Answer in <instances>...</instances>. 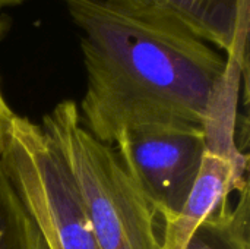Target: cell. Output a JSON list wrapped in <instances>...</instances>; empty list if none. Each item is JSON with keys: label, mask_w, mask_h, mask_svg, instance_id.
<instances>
[{"label": "cell", "mask_w": 250, "mask_h": 249, "mask_svg": "<svg viewBox=\"0 0 250 249\" xmlns=\"http://www.w3.org/2000/svg\"><path fill=\"white\" fill-rule=\"evenodd\" d=\"M239 192V204L230 208L227 198L196 227L185 249H250L249 182Z\"/></svg>", "instance_id": "obj_7"}, {"label": "cell", "mask_w": 250, "mask_h": 249, "mask_svg": "<svg viewBox=\"0 0 250 249\" xmlns=\"http://www.w3.org/2000/svg\"><path fill=\"white\" fill-rule=\"evenodd\" d=\"M114 150L145 201L164 222L185 207L202 169L207 139L195 126H138L125 129Z\"/></svg>", "instance_id": "obj_4"}, {"label": "cell", "mask_w": 250, "mask_h": 249, "mask_svg": "<svg viewBox=\"0 0 250 249\" xmlns=\"http://www.w3.org/2000/svg\"><path fill=\"white\" fill-rule=\"evenodd\" d=\"M138 19L209 43L227 57L246 59L250 0H104Z\"/></svg>", "instance_id": "obj_5"}, {"label": "cell", "mask_w": 250, "mask_h": 249, "mask_svg": "<svg viewBox=\"0 0 250 249\" xmlns=\"http://www.w3.org/2000/svg\"><path fill=\"white\" fill-rule=\"evenodd\" d=\"M0 249H50L0 163Z\"/></svg>", "instance_id": "obj_8"}, {"label": "cell", "mask_w": 250, "mask_h": 249, "mask_svg": "<svg viewBox=\"0 0 250 249\" xmlns=\"http://www.w3.org/2000/svg\"><path fill=\"white\" fill-rule=\"evenodd\" d=\"M81 29L82 125L101 142L138 126H195L240 88L246 59L224 57L186 32L130 16L104 0H63Z\"/></svg>", "instance_id": "obj_1"}, {"label": "cell", "mask_w": 250, "mask_h": 249, "mask_svg": "<svg viewBox=\"0 0 250 249\" xmlns=\"http://www.w3.org/2000/svg\"><path fill=\"white\" fill-rule=\"evenodd\" d=\"M23 1H25V0H0V9L18 6V4H21V3H23Z\"/></svg>", "instance_id": "obj_10"}, {"label": "cell", "mask_w": 250, "mask_h": 249, "mask_svg": "<svg viewBox=\"0 0 250 249\" xmlns=\"http://www.w3.org/2000/svg\"><path fill=\"white\" fill-rule=\"evenodd\" d=\"M0 163L50 249H100L76 182L41 126L12 114Z\"/></svg>", "instance_id": "obj_3"}, {"label": "cell", "mask_w": 250, "mask_h": 249, "mask_svg": "<svg viewBox=\"0 0 250 249\" xmlns=\"http://www.w3.org/2000/svg\"><path fill=\"white\" fill-rule=\"evenodd\" d=\"M248 160H233L207 151L198 181L182 211L166 222L161 249H185L196 227L230 195L240 191L246 179Z\"/></svg>", "instance_id": "obj_6"}, {"label": "cell", "mask_w": 250, "mask_h": 249, "mask_svg": "<svg viewBox=\"0 0 250 249\" xmlns=\"http://www.w3.org/2000/svg\"><path fill=\"white\" fill-rule=\"evenodd\" d=\"M13 113L10 112V109L7 107L1 92H0V148H1V141H3V135H4V129H6V125L10 119Z\"/></svg>", "instance_id": "obj_9"}, {"label": "cell", "mask_w": 250, "mask_h": 249, "mask_svg": "<svg viewBox=\"0 0 250 249\" xmlns=\"http://www.w3.org/2000/svg\"><path fill=\"white\" fill-rule=\"evenodd\" d=\"M41 129L60 150L79 189L100 249H161L154 211L126 173L113 145L81 122L79 107L59 103Z\"/></svg>", "instance_id": "obj_2"}]
</instances>
